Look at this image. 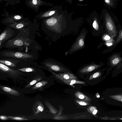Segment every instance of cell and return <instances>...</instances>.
Returning a JSON list of instances; mask_svg holds the SVG:
<instances>
[{
	"mask_svg": "<svg viewBox=\"0 0 122 122\" xmlns=\"http://www.w3.org/2000/svg\"><path fill=\"white\" fill-rule=\"evenodd\" d=\"M56 10H51L46 12L42 14L41 16V18H44L51 16L56 12Z\"/></svg>",
	"mask_w": 122,
	"mask_h": 122,
	"instance_id": "23",
	"label": "cell"
},
{
	"mask_svg": "<svg viewBox=\"0 0 122 122\" xmlns=\"http://www.w3.org/2000/svg\"><path fill=\"white\" fill-rule=\"evenodd\" d=\"M122 60V58L119 55L115 54L111 57L110 61L111 65L114 66L120 62Z\"/></svg>",
	"mask_w": 122,
	"mask_h": 122,
	"instance_id": "14",
	"label": "cell"
},
{
	"mask_svg": "<svg viewBox=\"0 0 122 122\" xmlns=\"http://www.w3.org/2000/svg\"><path fill=\"white\" fill-rule=\"evenodd\" d=\"M75 95L76 97L84 101L88 102L91 101V99L89 97L80 92H76Z\"/></svg>",
	"mask_w": 122,
	"mask_h": 122,
	"instance_id": "17",
	"label": "cell"
},
{
	"mask_svg": "<svg viewBox=\"0 0 122 122\" xmlns=\"http://www.w3.org/2000/svg\"><path fill=\"white\" fill-rule=\"evenodd\" d=\"M88 111L93 115H95L97 113V110L96 108L94 107H91L88 108Z\"/></svg>",
	"mask_w": 122,
	"mask_h": 122,
	"instance_id": "24",
	"label": "cell"
},
{
	"mask_svg": "<svg viewBox=\"0 0 122 122\" xmlns=\"http://www.w3.org/2000/svg\"><path fill=\"white\" fill-rule=\"evenodd\" d=\"M15 31L11 28L7 27L4 30L0 35V48L3 47V43L10 40L15 34Z\"/></svg>",
	"mask_w": 122,
	"mask_h": 122,
	"instance_id": "6",
	"label": "cell"
},
{
	"mask_svg": "<svg viewBox=\"0 0 122 122\" xmlns=\"http://www.w3.org/2000/svg\"><path fill=\"white\" fill-rule=\"evenodd\" d=\"M79 0L80 1H83V0Z\"/></svg>",
	"mask_w": 122,
	"mask_h": 122,
	"instance_id": "36",
	"label": "cell"
},
{
	"mask_svg": "<svg viewBox=\"0 0 122 122\" xmlns=\"http://www.w3.org/2000/svg\"><path fill=\"white\" fill-rule=\"evenodd\" d=\"M0 56L2 58H11L26 61L34 60L36 59L37 57L36 54H33L32 52L27 53L8 49L1 51Z\"/></svg>",
	"mask_w": 122,
	"mask_h": 122,
	"instance_id": "2",
	"label": "cell"
},
{
	"mask_svg": "<svg viewBox=\"0 0 122 122\" xmlns=\"http://www.w3.org/2000/svg\"><path fill=\"white\" fill-rule=\"evenodd\" d=\"M111 97L117 100L122 102V96L117 95L112 96Z\"/></svg>",
	"mask_w": 122,
	"mask_h": 122,
	"instance_id": "28",
	"label": "cell"
},
{
	"mask_svg": "<svg viewBox=\"0 0 122 122\" xmlns=\"http://www.w3.org/2000/svg\"><path fill=\"white\" fill-rule=\"evenodd\" d=\"M92 26L94 29L97 31L99 29V24L98 20L97 17L95 16L94 18L92 23Z\"/></svg>",
	"mask_w": 122,
	"mask_h": 122,
	"instance_id": "19",
	"label": "cell"
},
{
	"mask_svg": "<svg viewBox=\"0 0 122 122\" xmlns=\"http://www.w3.org/2000/svg\"><path fill=\"white\" fill-rule=\"evenodd\" d=\"M103 39L105 41H107L110 40L111 39V38L108 35H105L103 36Z\"/></svg>",
	"mask_w": 122,
	"mask_h": 122,
	"instance_id": "31",
	"label": "cell"
},
{
	"mask_svg": "<svg viewBox=\"0 0 122 122\" xmlns=\"http://www.w3.org/2000/svg\"><path fill=\"white\" fill-rule=\"evenodd\" d=\"M45 104L51 111L53 114H56L57 112V111L48 102H45Z\"/></svg>",
	"mask_w": 122,
	"mask_h": 122,
	"instance_id": "22",
	"label": "cell"
},
{
	"mask_svg": "<svg viewBox=\"0 0 122 122\" xmlns=\"http://www.w3.org/2000/svg\"><path fill=\"white\" fill-rule=\"evenodd\" d=\"M0 119L2 120H7L9 118L8 117H7L5 116H0Z\"/></svg>",
	"mask_w": 122,
	"mask_h": 122,
	"instance_id": "33",
	"label": "cell"
},
{
	"mask_svg": "<svg viewBox=\"0 0 122 122\" xmlns=\"http://www.w3.org/2000/svg\"><path fill=\"white\" fill-rule=\"evenodd\" d=\"M101 65L96 64H90L82 68L79 71V72L82 74H87L97 69Z\"/></svg>",
	"mask_w": 122,
	"mask_h": 122,
	"instance_id": "10",
	"label": "cell"
},
{
	"mask_svg": "<svg viewBox=\"0 0 122 122\" xmlns=\"http://www.w3.org/2000/svg\"><path fill=\"white\" fill-rule=\"evenodd\" d=\"M28 24L27 22H15L9 25L10 27L19 30L24 28Z\"/></svg>",
	"mask_w": 122,
	"mask_h": 122,
	"instance_id": "12",
	"label": "cell"
},
{
	"mask_svg": "<svg viewBox=\"0 0 122 122\" xmlns=\"http://www.w3.org/2000/svg\"><path fill=\"white\" fill-rule=\"evenodd\" d=\"M17 35L13 38L4 42L3 47L7 49L18 50L27 53L36 52L41 48L35 39L33 34L28 28H23L18 30Z\"/></svg>",
	"mask_w": 122,
	"mask_h": 122,
	"instance_id": "1",
	"label": "cell"
},
{
	"mask_svg": "<svg viewBox=\"0 0 122 122\" xmlns=\"http://www.w3.org/2000/svg\"><path fill=\"white\" fill-rule=\"evenodd\" d=\"M48 81L46 80H43L37 82L32 88V90H35L38 89H42V87L46 85Z\"/></svg>",
	"mask_w": 122,
	"mask_h": 122,
	"instance_id": "18",
	"label": "cell"
},
{
	"mask_svg": "<svg viewBox=\"0 0 122 122\" xmlns=\"http://www.w3.org/2000/svg\"><path fill=\"white\" fill-rule=\"evenodd\" d=\"M122 40V29L119 32L118 36L115 42V44L118 43Z\"/></svg>",
	"mask_w": 122,
	"mask_h": 122,
	"instance_id": "26",
	"label": "cell"
},
{
	"mask_svg": "<svg viewBox=\"0 0 122 122\" xmlns=\"http://www.w3.org/2000/svg\"><path fill=\"white\" fill-rule=\"evenodd\" d=\"M101 74V73L100 72L98 71L96 72L92 75L89 78V80H92L96 78L99 76Z\"/></svg>",
	"mask_w": 122,
	"mask_h": 122,
	"instance_id": "25",
	"label": "cell"
},
{
	"mask_svg": "<svg viewBox=\"0 0 122 122\" xmlns=\"http://www.w3.org/2000/svg\"><path fill=\"white\" fill-rule=\"evenodd\" d=\"M32 3L33 5H36L38 3V1L37 0H32Z\"/></svg>",
	"mask_w": 122,
	"mask_h": 122,
	"instance_id": "34",
	"label": "cell"
},
{
	"mask_svg": "<svg viewBox=\"0 0 122 122\" xmlns=\"http://www.w3.org/2000/svg\"><path fill=\"white\" fill-rule=\"evenodd\" d=\"M121 119H122V118Z\"/></svg>",
	"mask_w": 122,
	"mask_h": 122,
	"instance_id": "38",
	"label": "cell"
},
{
	"mask_svg": "<svg viewBox=\"0 0 122 122\" xmlns=\"http://www.w3.org/2000/svg\"><path fill=\"white\" fill-rule=\"evenodd\" d=\"M49 71L52 73L56 78L62 81L71 79H77L76 77L70 72L56 74L52 71Z\"/></svg>",
	"mask_w": 122,
	"mask_h": 122,
	"instance_id": "8",
	"label": "cell"
},
{
	"mask_svg": "<svg viewBox=\"0 0 122 122\" xmlns=\"http://www.w3.org/2000/svg\"><path fill=\"white\" fill-rule=\"evenodd\" d=\"M35 104V106L33 107V109L34 112L36 114H38L44 111V106L41 101H38Z\"/></svg>",
	"mask_w": 122,
	"mask_h": 122,
	"instance_id": "13",
	"label": "cell"
},
{
	"mask_svg": "<svg viewBox=\"0 0 122 122\" xmlns=\"http://www.w3.org/2000/svg\"><path fill=\"white\" fill-rule=\"evenodd\" d=\"M76 101L78 104L81 105L86 106L88 105V103L87 101L84 100L82 101L77 100Z\"/></svg>",
	"mask_w": 122,
	"mask_h": 122,
	"instance_id": "29",
	"label": "cell"
},
{
	"mask_svg": "<svg viewBox=\"0 0 122 122\" xmlns=\"http://www.w3.org/2000/svg\"><path fill=\"white\" fill-rule=\"evenodd\" d=\"M102 16L107 32L111 37H115L117 33L114 20L116 16L106 9L103 10Z\"/></svg>",
	"mask_w": 122,
	"mask_h": 122,
	"instance_id": "3",
	"label": "cell"
},
{
	"mask_svg": "<svg viewBox=\"0 0 122 122\" xmlns=\"http://www.w3.org/2000/svg\"><path fill=\"white\" fill-rule=\"evenodd\" d=\"M113 41L112 39L106 41V44L107 46H112L113 44Z\"/></svg>",
	"mask_w": 122,
	"mask_h": 122,
	"instance_id": "30",
	"label": "cell"
},
{
	"mask_svg": "<svg viewBox=\"0 0 122 122\" xmlns=\"http://www.w3.org/2000/svg\"><path fill=\"white\" fill-rule=\"evenodd\" d=\"M21 62L20 60L11 58H1L0 60V63L12 68L16 67L17 64Z\"/></svg>",
	"mask_w": 122,
	"mask_h": 122,
	"instance_id": "9",
	"label": "cell"
},
{
	"mask_svg": "<svg viewBox=\"0 0 122 122\" xmlns=\"http://www.w3.org/2000/svg\"><path fill=\"white\" fill-rule=\"evenodd\" d=\"M42 79V78L41 77H36L25 86V88H28L32 86L40 81Z\"/></svg>",
	"mask_w": 122,
	"mask_h": 122,
	"instance_id": "20",
	"label": "cell"
},
{
	"mask_svg": "<svg viewBox=\"0 0 122 122\" xmlns=\"http://www.w3.org/2000/svg\"><path fill=\"white\" fill-rule=\"evenodd\" d=\"M120 0H103L104 3L106 7L109 8H115L117 3Z\"/></svg>",
	"mask_w": 122,
	"mask_h": 122,
	"instance_id": "15",
	"label": "cell"
},
{
	"mask_svg": "<svg viewBox=\"0 0 122 122\" xmlns=\"http://www.w3.org/2000/svg\"><path fill=\"white\" fill-rule=\"evenodd\" d=\"M8 117L11 119L17 120H27L24 118L20 117Z\"/></svg>",
	"mask_w": 122,
	"mask_h": 122,
	"instance_id": "27",
	"label": "cell"
},
{
	"mask_svg": "<svg viewBox=\"0 0 122 122\" xmlns=\"http://www.w3.org/2000/svg\"><path fill=\"white\" fill-rule=\"evenodd\" d=\"M42 64L49 71L63 73L69 72L65 67L59 64L55 60L50 58L45 60Z\"/></svg>",
	"mask_w": 122,
	"mask_h": 122,
	"instance_id": "4",
	"label": "cell"
},
{
	"mask_svg": "<svg viewBox=\"0 0 122 122\" xmlns=\"http://www.w3.org/2000/svg\"><path fill=\"white\" fill-rule=\"evenodd\" d=\"M86 34L85 31L81 32L70 49L67 52V54H71L83 48L85 45Z\"/></svg>",
	"mask_w": 122,
	"mask_h": 122,
	"instance_id": "5",
	"label": "cell"
},
{
	"mask_svg": "<svg viewBox=\"0 0 122 122\" xmlns=\"http://www.w3.org/2000/svg\"><path fill=\"white\" fill-rule=\"evenodd\" d=\"M0 89L4 92L11 95L18 96L20 95L19 92L11 88L5 86H0Z\"/></svg>",
	"mask_w": 122,
	"mask_h": 122,
	"instance_id": "11",
	"label": "cell"
},
{
	"mask_svg": "<svg viewBox=\"0 0 122 122\" xmlns=\"http://www.w3.org/2000/svg\"><path fill=\"white\" fill-rule=\"evenodd\" d=\"M68 0V1H70L71 2V0Z\"/></svg>",
	"mask_w": 122,
	"mask_h": 122,
	"instance_id": "37",
	"label": "cell"
},
{
	"mask_svg": "<svg viewBox=\"0 0 122 122\" xmlns=\"http://www.w3.org/2000/svg\"><path fill=\"white\" fill-rule=\"evenodd\" d=\"M14 18L16 20H19L21 19L22 17L19 15H17L15 16L14 17Z\"/></svg>",
	"mask_w": 122,
	"mask_h": 122,
	"instance_id": "32",
	"label": "cell"
},
{
	"mask_svg": "<svg viewBox=\"0 0 122 122\" xmlns=\"http://www.w3.org/2000/svg\"><path fill=\"white\" fill-rule=\"evenodd\" d=\"M97 97H100V96L99 95H98L97 96Z\"/></svg>",
	"mask_w": 122,
	"mask_h": 122,
	"instance_id": "35",
	"label": "cell"
},
{
	"mask_svg": "<svg viewBox=\"0 0 122 122\" xmlns=\"http://www.w3.org/2000/svg\"><path fill=\"white\" fill-rule=\"evenodd\" d=\"M64 83L71 86L73 87L74 86L73 85L75 84H84L85 83L84 81H80L78 80L77 79H71L66 80H65L62 81Z\"/></svg>",
	"mask_w": 122,
	"mask_h": 122,
	"instance_id": "16",
	"label": "cell"
},
{
	"mask_svg": "<svg viewBox=\"0 0 122 122\" xmlns=\"http://www.w3.org/2000/svg\"><path fill=\"white\" fill-rule=\"evenodd\" d=\"M0 70L2 72L7 74L9 76L15 77L23 73L17 70H15L0 63Z\"/></svg>",
	"mask_w": 122,
	"mask_h": 122,
	"instance_id": "7",
	"label": "cell"
},
{
	"mask_svg": "<svg viewBox=\"0 0 122 122\" xmlns=\"http://www.w3.org/2000/svg\"><path fill=\"white\" fill-rule=\"evenodd\" d=\"M17 70L20 71L25 72H32L35 70V69L34 68L30 67L20 68Z\"/></svg>",
	"mask_w": 122,
	"mask_h": 122,
	"instance_id": "21",
	"label": "cell"
}]
</instances>
